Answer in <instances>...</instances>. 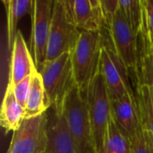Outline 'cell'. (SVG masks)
I'll use <instances>...</instances> for the list:
<instances>
[{
    "mask_svg": "<svg viewBox=\"0 0 153 153\" xmlns=\"http://www.w3.org/2000/svg\"><path fill=\"white\" fill-rule=\"evenodd\" d=\"M100 5L106 26L108 27L111 24L115 14L119 10V0H100Z\"/></svg>",
    "mask_w": 153,
    "mask_h": 153,
    "instance_id": "24",
    "label": "cell"
},
{
    "mask_svg": "<svg viewBox=\"0 0 153 153\" xmlns=\"http://www.w3.org/2000/svg\"><path fill=\"white\" fill-rule=\"evenodd\" d=\"M6 13V30L7 43L12 49L18 32L17 26L19 21L32 9L33 1L31 0H3Z\"/></svg>",
    "mask_w": 153,
    "mask_h": 153,
    "instance_id": "17",
    "label": "cell"
},
{
    "mask_svg": "<svg viewBox=\"0 0 153 153\" xmlns=\"http://www.w3.org/2000/svg\"><path fill=\"white\" fill-rule=\"evenodd\" d=\"M39 74L50 108L62 113L65 100L76 84L71 52L65 53L53 61L46 62Z\"/></svg>",
    "mask_w": 153,
    "mask_h": 153,
    "instance_id": "3",
    "label": "cell"
},
{
    "mask_svg": "<svg viewBox=\"0 0 153 153\" xmlns=\"http://www.w3.org/2000/svg\"><path fill=\"white\" fill-rule=\"evenodd\" d=\"M50 105L44 88L41 75L39 72L32 77L31 88L25 107V118H31L45 114Z\"/></svg>",
    "mask_w": 153,
    "mask_h": 153,
    "instance_id": "16",
    "label": "cell"
},
{
    "mask_svg": "<svg viewBox=\"0 0 153 153\" xmlns=\"http://www.w3.org/2000/svg\"><path fill=\"white\" fill-rule=\"evenodd\" d=\"M54 1L35 0L32 4L31 50L37 71L39 73L47 60L48 45L52 22Z\"/></svg>",
    "mask_w": 153,
    "mask_h": 153,
    "instance_id": "8",
    "label": "cell"
},
{
    "mask_svg": "<svg viewBox=\"0 0 153 153\" xmlns=\"http://www.w3.org/2000/svg\"><path fill=\"white\" fill-rule=\"evenodd\" d=\"M135 95L142 124L145 130L153 135V87L138 84Z\"/></svg>",
    "mask_w": 153,
    "mask_h": 153,
    "instance_id": "19",
    "label": "cell"
},
{
    "mask_svg": "<svg viewBox=\"0 0 153 153\" xmlns=\"http://www.w3.org/2000/svg\"><path fill=\"white\" fill-rule=\"evenodd\" d=\"M81 32L68 21L64 0H55L46 62L72 52L80 39Z\"/></svg>",
    "mask_w": 153,
    "mask_h": 153,
    "instance_id": "6",
    "label": "cell"
},
{
    "mask_svg": "<svg viewBox=\"0 0 153 153\" xmlns=\"http://www.w3.org/2000/svg\"><path fill=\"white\" fill-rule=\"evenodd\" d=\"M143 7V22L141 34L153 45V0H141Z\"/></svg>",
    "mask_w": 153,
    "mask_h": 153,
    "instance_id": "22",
    "label": "cell"
},
{
    "mask_svg": "<svg viewBox=\"0 0 153 153\" xmlns=\"http://www.w3.org/2000/svg\"><path fill=\"white\" fill-rule=\"evenodd\" d=\"M130 153H153V135L143 127L142 121L130 138Z\"/></svg>",
    "mask_w": 153,
    "mask_h": 153,
    "instance_id": "21",
    "label": "cell"
},
{
    "mask_svg": "<svg viewBox=\"0 0 153 153\" xmlns=\"http://www.w3.org/2000/svg\"><path fill=\"white\" fill-rule=\"evenodd\" d=\"M110 106L111 115L116 124L130 139L137 126L141 123L136 95L126 94L120 99L110 100Z\"/></svg>",
    "mask_w": 153,
    "mask_h": 153,
    "instance_id": "13",
    "label": "cell"
},
{
    "mask_svg": "<svg viewBox=\"0 0 153 153\" xmlns=\"http://www.w3.org/2000/svg\"><path fill=\"white\" fill-rule=\"evenodd\" d=\"M138 63L135 70V82L153 87V50L150 42L141 33L137 35Z\"/></svg>",
    "mask_w": 153,
    "mask_h": 153,
    "instance_id": "15",
    "label": "cell"
},
{
    "mask_svg": "<svg viewBox=\"0 0 153 153\" xmlns=\"http://www.w3.org/2000/svg\"><path fill=\"white\" fill-rule=\"evenodd\" d=\"M83 95L87 103L95 151L96 153H101L111 117V106L105 79L100 70L90 82Z\"/></svg>",
    "mask_w": 153,
    "mask_h": 153,
    "instance_id": "5",
    "label": "cell"
},
{
    "mask_svg": "<svg viewBox=\"0 0 153 153\" xmlns=\"http://www.w3.org/2000/svg\"><path fill=\"white\" fill-rule=\"evenodd\" d=\"M6 153H9V152H8V151H7V152H6Z\"/></svg>",
    "mask_w": 153,
    "mask_h": 153,
    "instance_id": "25",
    "label": "cell"
},
{
    "mask_svg": "<svg viewBox=\"0 0 153 153\" xmlns=\"http://www.w3.org/2000/svg\"><path fill=\"white\" fill-rule=\"evenodd\" d=\"M102 48L100 31H82L75 48L71 52L75 82L82 94L100 73Z\"/></svg>",
    "mask_w": 153,
    "mask_h": 153,
    "instance_id": "1",
    "label": "cell"
},
{
    "mask_svg": "<svg viewBox=\"0 0 153 153\" xmlns=\"http://www.w3.org/2000/svg\"><path fill=\"white\" fill-rule=\"evenodd\" d=\"M48 114L47 153H77L63 112L50 108Z\"/></svg>",
    "mask_w": 153,
    "mask_h": 153,
    "instance_id": "11",
    "label": "cell"
},
{
    "mask_svg": "<svg viewBox=\"0 0 153 153\" xmlns=\"http://www.w3.org/2000/svg\"><path fill=\"white\" fill-rule=\"evenodd\" d=\"M63 114L77 153H96L84 95L75 84L65 100Z\"/></svg>",
    "mask_w": 153,
    "mask_h": 153,
    "instance_id": "2",
    "label": "cell"
},
{
    "mask_svg": "<svg viewBox=\"0 0 153 153\" xmlns=\"http://www.w3.org/2000/svg\"><path fill=\"white\" fill-rule=\"evenodd\" d=\"M100 32L103 39L100 73L105 79L110 100L120 99L126 94L135 95L130 82V72L116 52L108 28L105 26Z\"/></svg>",
    "mask_w": 153,
    "mask_h": 153,
    "instance_id": "4",
    "label": "cell"
},
{
    "mask_svg": "<svg viewBox=\"0 0 153 153\" xmlns=\"http://www.w3.org/2000/svg\"><path fill=\"white\" fill-rule=\"evenodd\" d=\"M24 119L25 109L17 101L13 92V86L8 83L2 102L0 124L6 133L14 132L21 126Z\"/></svg>",
    "mask_w": 153,
    "mask_h": 153,
    "instance_id": "14",
    "label": "cell"
},
{
    "mask_svg": "<svg viewBox=\"0 0 153 153\" xmlns=\"http://www.w3.org/2000/svg\"><path fill=\"white\" fill-rule=\"evenodd\" d=\"M48 148V114L25 118L13 132L9 153H43Z\"/></svg>",
    "mask_w": 153,
    "mask_h": 153,
    "instance_id": "7",
    "label": "cell"
},
{
    "mask_svg": "<svg viewBox=\"0 0 153 153\" xmlns=\"http://www.w3.org/2000/svg\"><path fill=\"white\" fill-rule=\"evenodd\" d=\"M119 10L137 36L141 32L143 22V7L141 0H119Z\"/></svg>",
    "mask_w": 153,
    "mask_h": 153,
    "instance_id": "20",
    "label": "cell"
},
{
    "mask_svg": "<svg viewBox=\"0 0 153 153\" xmlns=\"http://www.w3.org/2000/svg\"><path fill=\"white\" fill-rule=\"evenodd\" d=\"M66 17L80 31H100L106 22L100 0H64Z\"/></svg>",
    "mask_w": 153,
    "mask_h": 153,
    "instance_id": "10",
    "label": "cell"
},
{
    "mask_svg": "<svg viewBox=\"0 0 153 153\" xmlns=\"http://www.w3.org/2000/svg\"><path fill=\"white\" fill-rule=\"evenodd\" d=\"M152 50H153V45H152Z\"/></svg>",
    "mask_w": 153,
    "mask_h": 153,
    "instance_id": "26",
    "label": "cell"
},
{
    "mask_svg": "<svg viewBox=\"0 0 153 153\" xmlns=\"http://www.w3.org/2000/svg\"><path fill=\"white\" fill-rule=\"evenodd\" d=\"M43 153H47V152H43Z\"/></svg>",
    "mask_w": 153,
    "mask_h": 153,
    "instance_id": "27",
    "label": "cell"
},
{
    "mask_svg": "<svg viewBox=\"0 0 153 153\" xmlns=\"http://www.w3.org/2000/svg\"><path fill=\"white\" fill-rule=\"evenodd\" d=\"M32 77H33V74L27 76L22 82H20L19 83H17L16 85L13 86V92H14L15 98H16L17 101L20 103V105L24 109H25L26 102H27L29 93H30V91L31 88Z\"/></svg>",
    "mask_w": 153,
    "mask_h": 153,
    "instance_id": "23",
    "label": "cell"
},
{
    "mask_svg": "<svg viewBox=\"0 0 153 153\" xmlns=\"http://www.w3.org/2000/svg\"><path fill=\"white\" fill-rule=\"evenodd\" d=\"M37 71L34 59L32 58L24 38L18 30L13 48L11 49V63L8 83L13 86L22 82L27 76L34 74Z\"/></svg>",
    "mask_w": 153,
    "mask_h": 153,
    "instance_id": "12",
    "label": "cell"
},
{
    "mask_svg": "<svg viewBox=\"0 0 153 153\" xmlns=\"http://www.w3.org/2000/svg\"><path fill=\"white\" fill-rule=\"evenodd\" d=\"M130 139L118 128L111 115L101 153H130Z\"/></svg>",
    "mask_w": 153,
    "mask_h": 153,
    "instance_id": "18",
    "label": "cell"
},
{
    "mask_svg": "<svg viewBox=\"0 0 153 153\" xmlns=\"http://www.w3.org/2000/svg\"><path fill=\"white\" fill-rule=\"evenodd\" d=\"M117 54L127 69L134 71L138 63L137 36L132 30L120 10L115 14L111 24L108 27Z\"/></svg>",
    "mask_w": 153,
    "mask_h": 153,
    "instance_id": "9",
    "label": "cell"
}]
</instances>
